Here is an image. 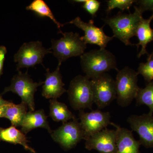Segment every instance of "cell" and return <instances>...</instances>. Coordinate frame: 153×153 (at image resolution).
I'll return each mask as SVG.
<instances>
[{
	"label": "cell",
	"instance_id": "1",
	"mask_svg": "<svg viewBox=\"0 0 153 153\" xmlns=\"http://www.w3.org/2000/svg\"><path fill=\"white\" fill-rule=\"evenodd\" d=\"M82 71L90 79H94L111 69L118 71L115 56L105 49L90 50L80 56Z\"/></svg>",
	"mask_w": 153,
	"mask_h": 153
},
{
	"label": "cell",
	"instance_id": "2",
	"mask_svg": "<svg viewBox=\"0 0 153 153\" xmlns=\"http://www.w3.org/2000/svg\"><path fill=\"white\" fill-rule=\"evenodd\" d=\"M133 13L123 14L120 11L117 15L103 19L105 24L111 28L114 38H117L126 46H134L131 38L135 36L138 25L143 19V13L138 7L134 6Z\"/></svg>",
	"mask_w": 153,
	"mask_h": 153
},
{
	"label": "cell",
	"instance_id": "3",
	"mask_svg": "<svg viewBox=\"0 0 153 153\" xmlns=\"http://www.w3.org/2000/svg\"><path fill=\"white\" fill-rule=\"evenodd\" d=\"M63 37L58 40H52L50 48L59 63L73 57L81 56L86 49V44L79 33L73 32L63 33Z\"/></svg>",
	"mask_w": 153,
	"mask_h": 153
},
{
	"label": "cell",
	"instance_id": "4",
	"mask_svg": "<svg viewBox=\"0 0 153 153\" xmlns=\"http://www.w3.org/2000/svg\"><path fill=\"white\" fill-rule=\"evenodd\" d=\"M70 105L74 110L92 109L93 90L91 79L86 76L77 75L70 82L68 91Z\"/></svg>",
	"mask_w": 153,
	"mask_h": 153
},
{
	"label": "cell",
	"instance_id": "5",
	"mask_svg": "<svg viewBox=\"0 0 153 153\" xmlns=\"http://www.w3.org/2000/svg\"><path fill=\"white\" fill-rule=\"evenodd\" d=\"M138 74L134 69L125 67L118 71L115 85L118 104L122 107L128 106L135 99L140 88Z\"/></svg>",
	"mask_w": 153,
	"mask_h": 153
},
{
	"label": "cell",
	"instance_id": "6",
	"mask_svg": "<svg viewBox=\"0 0 153 153\" xmlns=\"http://www.w3.org/2000/svg\"><path fill=\"white\" fill-rule=\"evenodd\" d=\"M44 82H34L27 73H23L19 71L18 74L13 76L11 85L5 88L3 94L12 91L16 94L29 108L30 111L35 109L34 95L38 86Z\"/></svg>",
	"mask_w": 153,
	"mask_h": 153
},
{
	"label": "cell",
	"instance_id": "7",
	"mask_svg": "<svg viewBox=\"0 0 153 153\" xmlns=\"http://www.w3.org/2000/svg\"><path fill=\"white\" fill-rule=\"evenodd\" d=\"M52 53L51 49H47L39 41L24 43L14 55V60L17 63V69L35 67L42 64L45 55Z\"/></svg>",
	"mask_w": 153,
	"mask_h": 153
},
{
	"label": "cell",
	"instance_id": "8",
	"mask_svg": "<svg viewBox=\"0 0 153 153\" xmlns=\"http://www.w3.org/2000/svg\"><path fill=\"white\" fill-rule=\"evenodd\" d=\"M91 81L94 102L99 109L108 106L117 98L115 81L109 74L105 73Z\"/></svg>",
	"mask_w": 153,
	"mask_h": 153
},
{
	"label": "cell",
	"instance_id": "9",
	"mask_svg": "<svg viewBox=\"0 0 153 153\" xmlns=\"http://www.w3.org/2000/svg\"><path fill=\"white\" fill-rule=\"evenodd\" d=\"M51 134L54 140L67 150L74 147L81 140L85 139V137L84 130L76 117L71 121L63 123Z\"/></svg>",
	"mask_w": 153,
	"mask_h": 153
},
{
	"label": "cell",
	"instance_id": "10",
	"mask_svg": "<svg viewBox=\"0 0 153 153\" xmlns=\"http://www.w3.org/2000/svg\"><path fill=\"white\" fill-rule=\"evenodd\" d=\"M79 117L85 133V140L110 125L111 116L109 112H103L98 109L89 112L81 110L79 111Z\"/></svg>",
	"mask_w": 153,
	"mask_h": 153
},
{
	"label": "cell",
	"instance_id": "11",
	"mask_svg": "<svg viewBox=\"0 0 153 153\" xmlns=\"http://www.w3.org/2000/svg\"><path fill=\"white\" fill-rule=\"evenodd\" d=\"M68 24L74 25L83 30L84 35L81 36V38L85 44L97 45L100 47V49H105L108 44L114 38L113 36H107L103 31V27L100 28L97 27L92 19L86 23L78 16L66 24Z\"/></svg>",
	"mask_w": 153,
	"mask_h": 153
},
{
	"label": "cell",
	"instance_id": "12",
	"mask_svg": "<svg viewBox=\"0 0 153 153\" xmlns=\"http://www.w3.org/2000/svg\"><path fill=\"white\" fill-rule=\"evenodd\" d=\"M131 129L140 137V142L146 148H153V117L149 114L131 115L127 119Z\"/></svg>",
	"mask_w": 153,
	"mask_h": 153
},
{
	"label": "cell",
	"instance_id": "13",
	"mask_svg": "<svg viewBox=\"0 0 153 153\" xmlns=\"http://www.w3.org/2000/svg\"><path fill=\"white\" fill-rule=\"evenodd\" d=\"M88 150H95L99 153H116L115 130L105 128L85 140Z\"/></svg>",
	"mask_w": 153,
	"mask_h": 153
},
{
	"label": "cell",
	"instance_id": "14",
	"mask_svg": "<svg viewBox=\"0 0 153 153\" xmlns=\"http://www.w3.org/2000/svg\"><path fill=\"white\" fill-rule=\"evenodd\" d=\"M61 64L58 63L55 71L50 72L47 70L46 79L43 83L42 94L47 99H57L66 91L63 87L65 85L62 81V76L60 69Z\"/></svg>",
	"mask_w": 153,
	"mask_h": 153
},
{
	"label": "cell",
	"instance_id": "15",
	"mask_svg": "<svg viewBox=\"0 0 153 153\" xmlns=\"http://www.w3.org/2000/svg\"><path fill=\"white\" fill-rule=\"evenodd\" d=\"M110 125L116 128V153H140V143L134 138L131 131L114 123L111 122Z\"/></svg>",
	"mask_w": 153,
	"mask_h": 153
},
{
	"label": "cell",
	"instance_id": "16",
	"mask_svg": "<svg viewBox=\"0 0 153 153\" xmlns=\"http://www.w3.org/2000/svg\"><path fill=\"white\" fill-rule=\"evenodd\" d=\"M21 127L22 131L25 134L38 128L46 129L50 133L52 131L47 121V116L43 109L27 112Z\"/></svg>",
	"mask_w": 153,
	"mask_h": 153
},
{
	"label": "cell",
	"instance_id": "17",
	"mask_svg": "<svg viewBox=\"0 0 153 153\" xmlns=\"http://www.w3.org/2000/svg\"><path fill=\"white\" fill-rule=\"evenodd\" d=\"M153 19V14L149 19L143 18L138 25L136 31L135 36L139 40L137 44H135L138 49L140 46L142 47L141 50L137 55L140 58L142 55L147 54L149 55L146 50L148 44L153 41V29L151 27V22Z\"/></svg>",
	"mask_w": 153,
	"mask_h": 153
},
{
	"label": "cell",
	"instance_id": "18",
	"mask_svg": "<svg viewBox=\"0 0 153 153\" xmlns=\"http://www.w3.org/2000/svg\"><path fill=\"white\" fill-rule=\"evenodd\" d=\"M0 140L11 143L22 145L26 150L36 153L34 149L28 145V141L25 134L14 126H12L6 128H0Z\"/></svg>",
	"mask_w": 153,
	"mask_h": 153
},
{
	"label": "cell",
	"instance_id": "19",
	"mask_svg": "<svg viewBox=\"0 0 153 153\" xmlns=\"http://www.w3.org/2000/svg\"><path fill=\"white\" fill-rule=\"evenodd\" d=\"M28 106L24 102L15 104L10 102L6 105L3 118L8 119L12 126H21L22 121L27 113Z\"/></svg>",
	"mask_w": 153,
	"mask_h": 153
},
{
	"label": "cell",
	"instance_id": "20",
	"mask_svg": "<svg viewBox=\"0 0 153 153\" xmlns=\"http://www.w3.org/2000/svg\"><path fill=\"white\" fill-rule=\"evenodd\" d=\"M49 102V114L53 120L62 122L63 123L76 117L65 103L57 101V99H51Z\"/></svg>",
	"mask_w": 153,
	"mask_h": 153
},
{
	"label": "cell",
	"instance_id": "21",
	"mask_svg": "<svg viewBox=\"0 0 153 153\" xmlns=\"http://www.w3.org/2000/svg\"><path fill=\"white\" fill-rule=\"evenodd\" d=\"M26 10L33 11L39 16L48 17L56 25L60 33L63 34L60 28L63 27V25L57 22L51 9L43 0H34L26 7Z\"/></svg>",
	"mask_w": 153,
	"mask_h": 153
},
{
	"label": "cell",
	"instance_id": "22",
	"mask_svg": "<svg viewBox=\"0 0 153 153\" xmlns=\"http://www.w3.org/2000/svg\"><path fill=\"white\" fill-rule=\"evenodd\" d=\"M137 105H147L149 108V114L153 113V80L148 82L144 88H140L135 98Z\"/></svg>",
	"mask_w": 153,
	"mask_h": 153
},
{
	"label": "cell",
	"instance_id": "23",
	"mask_svg": "<svg viewBox=\"0 0 153 153\" xmlns=\"http://www.w3.org/2000/svg\"><path fill=\"white\" fill-rule=\"evenodd\" d=\"M138 74H141L148 82L153 80V54L148 56L146 63H140L138 68Z\"/></svg>",
	"mask_w": 153,
	"mask_h": 153
},
{
	"label": "cell",
	"instance_id": "24",
	"mask_svg": "<svg viewBox=\"0 0 153 153\" xmlns=\"http://www.w3.org/2000/svg\"><path fill=\"white\" fill-rule=\"evenodd\" d=\"M137 1L134 0H109L107 2V8L106 10L107 13H109L111 11L115 8L120 9L123 11L127 10L129 11L130 8L134 3Z\"/></svg>",
	"mask_w": 153,
	"mask_h": 153
},
{
	"label": "cell",
	"instance_id": "25",
	"mask_svg": "<svg viewBox=\"0 0 153 153\" xmlns=\"http://www.w3.org/2000/svg\"><path fill=\"white\" fill-rule=\"evenodd\" d=\"M100 5V3L97 0H86L82 7L91 16L94 17L96 16Z\"/></svg>",
	"mask_w": 153,
	"mask_h": 153
},
{
	"label": "cell",
	"instance_id": "26",
	"mask_svg": "<svg viewBox=\"0 0 153 153\" xmlns=\"http://www.w3.org/2000/svg\"><path fill=\"white\" fill-rule=\"evenodd\" d=\"M136 3L139 5V8L143 13L146 10L153 12V1H137Z\"/></svg>",
	"mask_w": 153,
	"mask_h": 153
},
{
	"label": "cell",
	"instance_id": "27",
	"mask_svg": "<svg viewBox=\"0 0 153 153\" xmlns=\"http://www.w3.org/2000/svg\"><path fill=\"white\" fill-rule=\"evenodd\" d=\"M7 48L4 46L0 47V77L3 74L4 62L7 54Z\"/></svg>",
	"mask_w": 153,
	"mask_h": 153
},
{
	"label": "cell",
	"instance_id": "28",
	"mask_svg": "<svg viewBox=\"0 0 153 153\" xmlns=\"http://www.w3.org/2000/svg\"><path fill=\"white\" fill-rule=\"evenodd\" d=\"M7 105L0 106V118H3Z\"/></svg>",
	"mask_w": 153,
	"mask_h": 153
},
{
	"label": "cell",
	"instance_id": "29",
	"mask_svg": "<svg viewBox=\"0 0 153 153\" xmlns=\"http://www.w3.org/2000/svg\"><path fill=\"white\" fill-rule=\"evenodd\" d=\"M10 102L5 100L2 98L0 96V106L6 105L8 104Z\"/></svg>",
	"mask_w": 153,
	"mask_h": 153
},
{
	"label": "cell",
	"instance_id": "30",
	"mask_svg": "<svg viewBox=\"0 0 153 153\" xmlns=\"http://www.w3.org/2000/svg\"><path fill=\"white\" fill-rule=\"evenodd\" d=\"M85 1H86V0H75V1H73L75 3H83V4H84Z\"/></svg>",
	"mask_w": 153,
	"mask_h": 153
},
{
	"label": "cell",
	"instance_id": "31",
	"mask_svg": "<svg viewBox=\"0 0 153 153\" xmlns=\"http://www.w3.org/2000/svg\"><path fill=\"white\" fill-rule=\"evenodd\" d=\"M152 54H153V52H152Z\"/></svg>",
	"mask_w": 153,
	"mask_h": 153
}]
</instances>
